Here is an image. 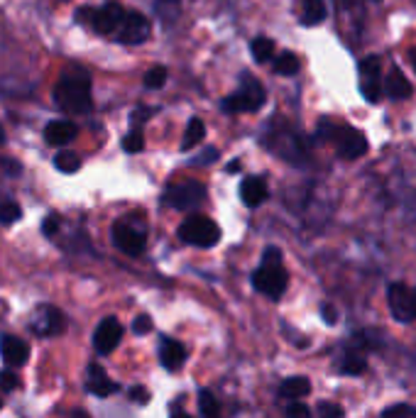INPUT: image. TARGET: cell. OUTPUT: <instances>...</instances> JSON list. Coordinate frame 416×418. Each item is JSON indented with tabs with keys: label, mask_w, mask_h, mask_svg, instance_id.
I'll list each match as a JSON object with an SVG mask.
<instances>
[{
	"label": "cell",
	"mask_w": 416,
	"mask_h": 418,
	"mask_svg": "<svg viewBox=\"0 0 416 418\" xmlns=\"http://www.w3.org/2000/svg\"><path fill=\"white\" fill-rule=\"evenodd\" d=\"M54 167L59 171H64V174H74V171L81 167V160H79V155H76V152L61 150L59 155L54 157Z\"/></svg>",
	"instance_id": "4316f807"
},
{
	"label": "cell",
	"mask_w": 416,
	"mask_h": 418,
	"mask_svg": "<svg viewBox=\"0 0 416 418\" xmlns=\"http://www.w3.org/2000/svg\"><path fill=\"white\" fill-rule=\"evenodd\" d=\"M216 160H218V150H216V147H206L203 155L196 157V160H191V164H194V167H206V164H213Z\"/></svg>",
	"instance_id": "e575fe53"
},
{
	"label": "cell",
	"mask_w": 416,
	"mask_h": 418,
	"mask_svg": "<svg viewBox=\"0 0 416 418\" xmlns=\"http://www.w3.org/2000/svg\"><path fill=\"white\" fill-rule=\"evenodd\" d=\"M262 264H282V252L277 247H267L265 257H262Z\"/></svg>",
	"instance_id": "ab89813d"
},
{
	"label": "cell",
	"mask_w": 416,
	"mask_h": 418,
	"mask_svg": "<svg viewBox=\"0 0 416 418\" xmlns=\"http://www.w3.org/2000/svg\"><path fill=\"white\" fill-rule=\"evenodd\" d=\"M20 215L22 210L15 201H3V203H0V223L3 225H13L15 220H20Z\"/></svg>",
	"instance_id": "83f0119b"
},
{
	"label": "cell",
	"mask_w": 416,
	"mask_h": 418,
	"mask_svg": "<svg viewBox=\"0 0 416 418\" xmlns=\"http://www.w3.org/2000/svg\"><path fill=\"white\" fill-rule=\"evenodd\" d=\"M179 238L196 247H213L221 240V228L208 215H189L181 223Z\"/></svg>",
	"instance_id": "7a4b0ae2"
},
{
	"label": "cell",
	"mask_w": 416,
	"mask_h": 418,
	"mask_svg": "<svg viewBox=\"0 0 416 418\" xmlns=\"http://www.w3.org/2000/svg\"><path fill=\"white\" fill-rule=\"evenodd\" d=\"M242 169V164H240V160H233L231 162V164H228L226 167V171H228V174H236V171H240Z\"/></svg>",
	"instance_id": "b9f144b4"
},
{
	"label": "cell",
	"mask_w": 416,
	"mask_h": 418,
	"mask_svg": "<svg viewBox=\"0 0 416 418\" xmlns=\"http://www.w3.org/2000/svg\"><path fill=\"white\" fill-rule=\"evenodd\" d=\"M167 84V66H152L150 71H147L145 76V88H162V86Z\"/></svg>",
	"instance_id": "f1b7e54d"
},
{
	"label": "cell",
	"mask_w": 416,
	"mask_h": 418,
	"mask_svg": "<svg viewBox=\"0 0 416 418\" xmlns=\"http://www.w3.org/2000/svg\"><path fill=\"white\" fill-rule=\"evenodd\" d=\"M54 100L64 113L81 115L88 113L93 100H91V76L81 66H71L61 74L59 84L54 88Z\"/></svg>",
	"instance_id": "6da1fadb"
},
{
	"label": "cell",
	"mask_w": 416,
	"mask_h": 418,
	"mask_svg": "<svg viewBox=\"0 0 416 418\" xmlns=\"http://www.w3.org/2000/svg\"><path fill=\"white\" fill-rule=\"evenodd\" d=\"M32 330L37 335H56L64 330V314L59 309H45L37 318V323H32Z\"/></svg>",
	"instance_id": "ac0fdd59"
},
{
	"label": "cell",
	"mask_w": 416,
	"mask_h": 418,
	"mask_svg": "<svg viewBox=\"0 0 416 418\" xmlns=\"http://www.w3.org/2000/svg\"><path fill=\"white\" fill-rule=\"evenodd\" d=\"M387 95L394 100H401V98H409L411 95V84L399 69H392L390 76H387Z\"/></svg>",
	"instance_id": "d6986e66"
},
{
	"label": "cell",
	"mask_w": 416,
	"mask_h": 418,
	"mask_svg": "<svg viewBox=\"0 0 416 418\" xmlns=\"http://www.w3.org/2000/svg\"><path fill=\"white\" fill-rule=\"evenodd\" d=\"M160 362H162V367L169 369V372L184 367L186 348L181 343H176V340H171V338H162V343H160Z\"/></svg>",
	"instance_id": "5bb4252c"
},
{
	"label": "cell",
	"mask_w": 416,
	"mask_h": 418,
	"mask_svg": "<svg viewBox=\"0 0 416 418\" xmlns=\"http://www.w3.org/2000/svg\"><path fill=\"white\" fill-rule=\"evenodd\" d=\"M88 392L95 394V396H111L113 392H118V384L113 379H108L106 369L100 364H91L88 367Z\"/></svg>",
	"instance_id": "e0dca14e"
},
{
	"label": "cell",
	"mask_w": 416,
	"mask_h": 418,
	"mask_svg": "<svg viewBox=\"0 0 416 418\" xmlns=\"http://www.w3.org/2000/svg\"><path fill=\"white\" fill-rule=\"evenodd\" d=\"M414 69H416V52H414Z\"/></svg>",
	"instance_id": "7dc6e473"
},
{
	"label": "cell",
	"mask_w": 416,
	"mask_h": 418,
	"mask_svg": "<svg viewBox=\"0 0 416 418\" xmlns=\"http://www.w3.org/2000/svg\"><path fill=\"white\" fill-rule=\"evenodd\" d=\"M203 137H206V125H203V120L191 118L189 125H186L184 139H181V150H184V152L194 150V147H199L201 142H203Z\"/></svg>",
	"instance_id": "44dd1931"
},
{
	"label": "cell",
	"mask_w": 416,
	"mask_h": 418,
	"mask_svg": "<svg viewBox=\"0 0 416 418\" xmlns=\"http://www.w3.org/2000/svg\"><path fill=\"white\" fill-rule=\"evenodd\" d=\"M299 69H301L299 59H296V54H291V52H284V54L277 56V61H275V71H277V74L294 76Z\"/></svg>",
	"instance_id": "484cf974"
},
{
	"label": "cell",
	"mask_w": 416,
	"mask_h": 418,
	"mask_svg": "<svg viewBox=\"0 0 416 418\" xmlns=\"http://www.w3.org/2000/svg\"><path fill=\"white\" fill-rule=\"evenodd\" d=\"M6 142V130H3V125H0V145Z\"/></svg>",
	"instance_id": "f6af8a7d"
},
{
	"label": "cell",
	"mask_w": 416,
	"mask_h": 418,
	"mask_svg": "<svg viewBox=\"0 0 416 418\" xmlns=\"http://www.w3.org/2000/svg\"><path fill=\"white\" fill-rule=\"evenodd\" d=\"M250 52H252V59L265 64V61H270L272 56H275V42L267 40V37H257V40H252Z\"/></svg>",
	"instance_id": "cb8c5ba5"
},
{
	"label": "cell",
	"mask_w": 416,
	"mask_h": 418,
	"mask_svg": "<svg viewBox=\"0 0 416 418\" xmlns=\"http://www.w3.org/2000/svg\"><path fill=\"white\" fill-rule=\"evenodd\" d=\"M123 17H125L123 6H118V3H108V6H103L100 10H95L93 30L98 32V35H113V32L121 27Z\"/></svg>",
	"instance_id": "7c38bea8"
},
{
	"label": "cell",
	"mask_w": 416,
	"mask_h": 418,
	"mask_svg": "<svg viewBox=\"0 0 416 418\" xmlns=\"http://www.w3.org/2000/svg\"><path fill=\"white\" fill-rule=\"evenodd\" d=\"M71 418H88V413H84V411H74V413H71Z\"/></svg>",
	"instance_id": "ee69618b"
},
{
	"label": "cell",
	"mask_w": 416,
	"mask_h": 418,
	"mask_svg": "<svg viewBox=\"0 0 416 418\" xmlns=\"http://www.w3.org/2000/svg\"><path fill=\"white\" fill-rule=\"evenodd\" d=\"M309 392H311V382L306 377H289L279 387V396L284 398H301Z\"/></svg>",
	"instance_id": "7402d4cb"
},
{
	"label": "cell",
	"mask_w": 416,
	"mask_h": 418,
	"mask_svg": "<svg viewBox=\"0 0 416 418\" xmlns=\"http://www.w3.org/2000/svg\"><path fill=\"white\" fill-rule=\"evenodd\" d=\"M56 228H59V218H56V215H47L45 223H42V233H45L47 238H52V235L56 233Z\"/></svg>",
	"instance_id": "f35d334b"
},
{
	"label": "cell",
	"mask_w": 416,
	"mask_h": 418,
	"mask_svg": "<svg viewBox=\"0 0 416 418\" xmlns=\"http://www.w3.org/2000/svg\"><path fill=\"white\" fill-rule=\"evenodd\" d=\"M76 132H79V130H76L74 123H69V120H54V123L47 125L45 139L54 147H64L69 145V142H74Z\"/></svg>",
	"instance_id": "2e32d148"
},
{
	"label": "cell",
	"mask_w": 416,
	"mask_h": 418,
	"mask_svg": "<svg viewBox=\"0 0 416 418\" xmlns=\"http://www.w3.org/2000/svg\"><path fill=\"white\" fill-rule=\"evenodd\" d=\"M130 398L135 403H140V406H145V403H150V392H147L145 387H132L130 389Z\"/></svg>",
	"instance_id": "8d00e7d4"
},
{
	"label": "cell",
	"mask_w": 416,
	"mask_h": 418,
	"mask_svg": "<svg viewBox=\"0 0 416 418\" xmlns=\"http://www.w3.org/2000/svg\"><path fill=\"white\" fill-rule=\"evenodd\" d=\"M387 301H390V311L399 323H411L414 316V301H411V289L404 281H394L387 289Z\"/></svg>",
	"instance_id": "52a82bcc"
},
{
	"label": "cell",
	"mask_w": 416,
	"mask_h": 418,
	"mask_svg": "<svg viewBox=\"0 0 416 418\" xmlns=\"http://www.w3.org/2000/svg\"><path fill=\"white\" fill-rule=\"evenodd\" d=\"M150 37V20L142 13H128L118 27V40L123 45H142Z\"/></svg>",
	"instance_id": "ba28073f"
},
{
	"label": "cell",
	"mask_w": 416,
	"mask_h": 418,
	"mask_svg": "<svg viewBox=\"0 0 416 418\" xmlns=\"http://www.w3.org/2000/svg\"><path fill=\"white\" fill-rule=\"evenodd\" d=\"M0 169L6 171L8 176H17V174H22V167L17 164L15 160H0Z\"/></svg>",
	"instance_id": "74e56055"
},
{
	"label": "cell",
	"mask_w": 416,
	"mask_h": 418,
	"mask_svg": "<svg viewBox=\"0 0 416 418\" xmlns=\"http://www.w3.org/2000/svg\"><path fill=\"white\" fill-rule=\"evenodd\" d=\"M262 105H265V88H262L260 81L250 79V76H245L240 88L223 100L226 113H255Z\"/></svg>",
	"instance_id": "3957f363"
},
{
	"label": "cell",
	"mask_w": 416,
	"mask_h": 418,
	"mask_svg": "<svg viewBox=\"0 0 416 418\" xmlns=\"http://www.w3.org/2000/svg\"><path fill=\"white\" fill-rule=\"evenodd\" d=\"M286 418H314L311 416V408L306 406V403H289V408H286Z\"/></svg>",
	"instance_id": "d590c367"
},
{
	"label": "cell",
	"mask_w": 416,
	"mask_h": 418,
	"mask_svg": "<svg viewBox=\"0 0 416 418\" xmlns=\"http://www.w3.org/2000/svg\"><path fill=\"white\" fill-rule=\"evenodd\" d=\"M206 201V186L199 184V181H186V184H176L171 186L164 194V203L171 206L176 210H191L199 208Z\"/></svg>",
	"instance_id": "8992f818"
},
{
	"label": "cell",
	"mask_w": 416,
	"mask_h": 418,
	"mask_svg": "<svg viewBox=\"0 0 416 418\" xmlns=\"http://www.w3.org/2000/svg\"><path fill=\"white\" fill-rule=\"evenodd\" d=\"M0 355L10 367H22L30 359V345L15 335H3L0 338Z\"/></svg>",
	"instance_id": "4fadbf2b"
},
{
	"label": "cell",
	"mask_w": 416,
	"mask_h": 418,
	"mask_svg": "<svg viewBox=\"0 0 416 418\" xmlns=\"http://www.w3.org/2000/svg\"><path fill=\"white\" fill-rule=\"evenodd\" d=\"M289 284V277H286L284 267L282 264H262L255 274H252V286H255L260 294H265L267 299H282Z\"/></svg>",
	"instance_id": "277c9868"
},
{
	"label": "cell",
	"mask_w": 416,
	"mask_h": 418,
	"mask_svg": "<svg viewBox=\"0 0 416 418\" xmlns=\"http://www.w3.org/2000/svg\"><path fill=\"white\" fill-rule=\"evenodd\" d=\"M318 418H343V408L333 401H323L318 403Z\"/></svg>",
	"instance_id": "1f68e13d"
},
{
	"label": "cell",
	"mask_w": 416,
	"mask_h": 418,
	"mask_svg": "<svg viewBox=\"0 0 416 418\" xmlns=\"http://www.w3.org/2000/svg\"><path fill=\"white\" fill-rule=\"evenodd\" d=\"M121 338H123L121 323H118V318L108 316V318L100 320L98 328H95V333H93V348L98 350L100 355H111L113 350L118 348Z\"/></svg>",
	"instance_id": "9c48e42d"
},
{
	"label": "cell",
	"mask_w": 416,
	"mask_h": 418,
	"mask_svg": "<svg viewBox=\"0 0 416 418\" xmlns=\"http://www.w3.org/2000/svg\"><path fill=\"white\" fill-rule=\"evenodd\" d=\"M360 76L362 84L360 91L370 103H377L382 93V84H380V59L377 56H367L365 61L360 64Z\"/></svg>",
	"instance_id": "8fae6325"
},
{
	"label": "cell",
	"mask_w": 416,
	"mask_h": 418,
	"mask_svg": "<svg viewBox=\"0 0 416 418\" xmlns=\"http://www.w3.org/2000/svg\"><path fill=\"white\" fill-rule=\"evenodd\" d=\"M411 301H414V316H416V289H411Z\"/></svg>",
	"instance_id": "bcb514c9"
},
{
	"label": "cell",
	"mask_w": 416,
	"mask_h": 418,
	"mask_svg": "<svg viewBox=\"0 0 416 418\" xmlns=\"http://www.w3.org/2000/svg\"><path fill=\"white\" fill-rule=\"evenodd\" d=\"M367 367V359L365 355L360 353H346L341 359V372L343 374H362Z\"/></svg>",
	"instance_id": "d4e9b609"
},
{
	"label": "cell",
	"mask_w": 416,
	"mask_h": 418,
	"mask_svg": "<svg viewBox=\"0 0 416 418\" xmlns=\"http://www.w3.org/2000/svg\"><path fill=\"white\" fill-rule=\"evenodd\" d=\"M0 387H3V392H13V389L20 387V379L13 369H3L0 372Z\"/></svg>",
	"instance_id": "d6a6232c"
},
{
	"label": "cell",
	"mask_w": 416,
	"mask_h": 418,
	"mask_svg": "<svg viewBox=\"0 0 416 418\" xmlns=\"http://www.w3.org/2000/svg\"><path fill=\"white\" fill-rule=\"evenodd\" d=\"M267 196H270V191H267L265 179H260V176H247V179L240 184V199L247 208L262 206L267 201Z\"/></svg>",
	"instance_id": "9a60e30c"
},
{
	"label": "cell",
	"mask_w": 416,
	"mask_h": 418,
	"mask_svg": "<svg viewBox=\"0 0 416 418\" xmlns=\"http://www.w3.org/2000/svg\"><path fill=\"white\" fill-rule=\"evenodd\" d=\"M171 418H191L189 413H184V411H174L171 413Z\"/></svg>",
	"instance_id": "7bdbcfd3"
},
{
	"label": "cell",
	"mask_w": 416,
	"mask_h": 418,
	"mask_svg": "<svg viewBox=\"0 0 416 418\" xmlns=\"http://www.w3.org/2000/svg\"><path fill=\"white\" fill-rule=\"evenodd\" d=\"M382 418H416V408L409 403H394L382 411Z\"/></svg>",
	"instance_id": "4dcf8cb0"
},
{
	"label": "cell",
	"mask_w": 416,
	"mask_h": 418,
	"mask_svg": "<svg viewBox=\"0 0 416 418\" xmlns=\"http://www.w3.org/2000/svg\"><path fill=\"white\" fill-rule=\"evenodd\" d=\"M199 413H201V418H221L218 398L213 396L208 389H201L199 392Z\"/></svg>",
	"instance_id": "603a6c76"
},
{
	"label": "cell",
	"mask_w": 416,
	"mask_h": 418,
	"mask_svg": "<svg viewBox=\"0 0 416 418\" xmlns=\"http://www.w3.org/2000/svg\"><path fill=\"white\" fill-rule=\"evenodd\" d=\"M328 137L336 142V150L343 160H357L367 152V137L355 127H328Z\"/></svg>",
	"instance_id": "5b68a950"
},
{
	"label": "cell",
	"mask_w": 416,
	"mask_h": 418,
	"mask_svg": "<svg viewBox=\"0 0 416 418\" xmlns=\"http://www.w3.org/2000/svg\"><path fill=\"white\" fill-rule=\"evenodd\" d=\"M111 238H113V245H116L121 252L125 254H140L142 249H145V233H140V230L130 228L128 223H116L111 230Z\"/></svg>",
	"instance_id": "30bf717a"
},
{
	"label": "cell",
	"mask_w": 416,
	"mask_h": 418,
	"mask_svg": "<svg viewBox=\"0 0 416 418\" xmlns=\"http://www.w3.org/2000/svg\"><path fill=\"white\" fill-rule=\"evenodd\" d=\"M321 316H323V320H326L328 325L336 323V311H333L331 306H323V309H321Z\"/></svg>",
	"instance_id": "60d3db41"
},
{
	"label": "cell",
	"mask_w": 416,
	"mask_h": 418,
	"mask_svg": "<svg viewBox=\"0 0 416 418\" xmlns=\"http://www.w3.org/2000/svg\"><path fill=\"white\" fill-rule=\"evenodd\" d=\"M326 20V6H323V0H304L301 3V22L309 27L314 25H321Z\"/></svg>",
	"instance_id": "ffe728a7"
},
{
	"label": "cell",
	"mask_w": 416,
	"mask_h": 418,
	"mask_svg": "<svg viewBox=\"0 0 416 418\" xmlns=\"http://www.w3.org/2000/svg\"><path fill=\"white\" fill-rule=\"evenodd\" d=\"M123 150L130 152V155H137V152L145 150V137H142L140 130H130V134H125V139H123Z\"/></svg>",
	"instance_id": "f546056e"
},
{
	"label": "cell",
	"mask_w": 416,
	"mask_h": 418,
	"mask_svg": "<svg viewBox=\"0 0 416 418\" xmlns=\"http://www.w3.org/2000/svg\"><path fill=\"white\" fill-rule=\"evenodd\" d=\"M152 330V318L147 314H142V316H137L135 320H132V333H137V335H147Z\"/></svg>",
	"instance_id": "836d02e7"
}]
</instances>
